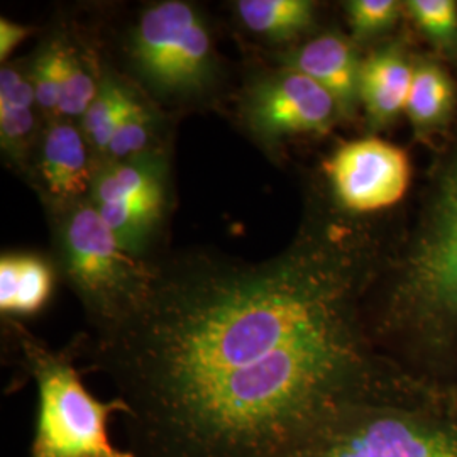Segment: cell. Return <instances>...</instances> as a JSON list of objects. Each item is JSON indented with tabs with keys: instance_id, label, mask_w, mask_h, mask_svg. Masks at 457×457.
<instances>
[{
	"instance_id": "obj_1",
	"label": "cell",
	"mask_w": 457,
	"mask_h": 457,
	"mask_svg": "<svg viewBox=\"0 0 457 457\" xmlns=\"http://www.w3.org/2000/svg\"><path fill=\"white\" fill-rule=\"evenodd\" d=\"M345 251L303 239L271 260L205 253L153 266L139 305L77 339L126 402L136 457H285L376 403Z\"/></svg>"
},
{
	"instance_id": "obj_2",
	"label": "cell",
	"mask_w": 457,
	"mask_h": 457,
	"mask_svg": "<svg viewBox=\"0 0 457 457\" xmlns=\"http://www.w3.org/2000/svg\"><path fill=\"white\" fill-rule=\"evenodd\" d=\"M7 326L37 392L29 457H136L109 437L111 419L129 413L126 402L119 396L102 402L88 392L70 349H49L19 320Z\"/></svg>"
},
{
	"instance_id": "obj_3",
	"label": "cell",
	"mask_w": 457,
	"mask_h": 457,
	"mask_svg": "<svg viewBox=\"0 0 457 457\" xmlns=\"http://www.w3.org/2000/svg\"><path fill=\"white\" fill-rule=\"evenodd\" d=\"M56 262L94 332L129 315L146 295L153 266L117 241L90 198L51 212Z\"/></svg>"
},
{
	"instance_id": "obj_4",
	"label": "cell",
	"mask_w": 457,
	"mask_h": 457,
	"mask_svg": "<svg viewBox=\"0 0 457 457\" xmlns=\"http://www.w3.org/2000/svg\"><path fill=\"white\" fill-rule=\"evenodd\" d=\"M129 56L160 97H198L217 79L212 34L198 9L183 0L156 2L141 12L129 37Z\"/></svg>"
},
{
	"instance_id": "obj_5",
	"label": "cell",
	"mask_w": 457,
	"mask_h": 457,
	"mask_svg": "<svg viewBox=\"0 0 457 457\" xmlns=\"http://www.w3.org/2000/svg\"><path fill=\"white\" fill-rule=\"evenodd\" d=\"M285 457H457V430L366 403L337 413Z\"/></svg>"
},
{
	"instance_id": "obj_6",
	"label": "cell",
	"mask_w": 457,
	"mask_h": 457,
	"mask_svg": "<svg viewBox=\"0 0 457 457\" xmlns=\"http://www.w3.org/2000/svg\"><path fill=\"white\" fill-rule=\"evenodd\" d=\"M168 173V158L162 149L96 164L88 198L120 245L137 258H143L163 224L170 202Z\"/></svg>"
},
{
	"instance_id": "obj_7",
	"label": "cell",
	"mask_w": 457,
	"mask_h": 457,
	"mask_svg": "<svg viewBox=\"0 0 457 457\" xmlns=\"http://www.w3.org/2000/svg\"><path fill=\"white\" fill-rule=\"evenodd\" d=\"M241 112L245 126L264 143L322 134L341 114L327 90L288 66L251 83L245 88Z\"/></svg>"
},
{
	"instance_id": "obj_8",
	"label": "cell",
	"mask_w": 457,
	"mask_h": 457,
	"mask_svg": "<svg viewBox=\"0 0 457 457\" xmlns=\"http://www.w3.org/2000/svg\"><path fill=\"white\" fill-rule=\"evenodd\" d=\"M327 175L343 209L378 212L407 194L410 162L403 149L378 137H362L345 143L332 154Z\"/></svg>"
},
{
	"instance_id": "obj_9",
	"label": "cell",
	"mask_w": 457,
	"mask_h": 457,
	"mask_svg": "<svg viewBox=\"0 0 457 457\" xmlns=\"http://www.w3.org/2000/svg\"><path fill=\"white\" fill-rule=\"evenodd\" d=\"M407 290L425 311L457 315V164L410 262Z\"/></svg>"
},
{
	"instance_id": "obj_10",
	"label": "cell",
	"mask_w": 457,
	"mask_h": 457,
	"mask_svg": "<svg viewBox=\"0 0 457 457\" xmlns=\"http://www.w3.org/2000/svg\"><path fill=\"white\" fill-rule=\"evenodd\" d=\"M34 185L49 212L88 198L97 160L75 120L53 119L43 128L34 151Z\"/></svg>"
},
{
	"instance_id": "obj_11",
	"label": "cell",
	"mask_w": 457,
	"mask_h": 457,
	"mask_svg": "<svg viewBox=\"0 0 457 457\" xmlns=\"http://www.w3.org/2000/svg\"><path fill=\"white\" fill-rule=\"evenodd\" d=\"M46 120L37 109L29 68L2 65L0 70V146L21 170L29 168Z\"/></svg>"
},
{
	"instance_id": "obj_12",
	"label": "cell",
	"mask_w": 457,
	"mask_h": 457,
	"mask_svg": "<svg viewBox=\"0 0 457 457\" xmlns=\"http://www.w3.org/2000/svg\"><path fill=\"white\" fill-rule=\"evenodd\" d=\"M361 65L353 45L334 33L313 37L287 62L288 68L327 90L337 102L341 114H351L360 102Z\"/></svg>"
},
{
	"instance_id": "obj_13",
	"label": "cell",
	"mask_w": 457,
	"mask_h": 457,
	"mask_svg": "<svg viewBox=\"0 0 457 457\" xmlns=\"http://www.w3.org/2000/svg\"><path fill=\"white\" fill-rule=\"evenodd\" d=\"M413 66L396 48L379 49L361 65L360 100L371 122L385 126L407 107Z\"/></svg>"
},
{
	"instance_id": "obj_14",
	"label": "cell",
	"mask_w": 457,
	"mask_h": 457,
	"mask_svg": "<svg viewBox=\"0 0 457 457\" xmlns=\"http://www.w3.org/2000/svg\"><path fill=\"white\" fill-rule=\"evenodd\" d=\"M54 270L34 253H4L0 258V312L5 320L33 317L51 300Z\"/></svg>"
},
{
	"instance_id": "obj_15",
	"label": "cell",
	"mask_w": 457,
	"mask_h": 457,
	"mask_svg": "<svg viewBox=\"0 0 457 457\" xmlns=\"http://www.w3.org/2000/svg\"><path fill=\"white\" fill-rule=\"evenodd\" d=\"M236 12L247 31L283 43L311 28L315 4L309 0H239Z\"/></svg>"
},
{
	"instance_id": "obj_16",
	"label": "cell",
	"mask_w": 457,
	"mask_h": 457,
	"mask_svg": "<svg viewBox=\"0 0 457 457\" xmlns=\"http://www.w3.org/2000/svg\"><path fill=\"white\" fill-rule=\"evenodd\" d=\"M137 96L131 88L112 75L102 79L97 97L79 122L97 162L105 158L115 129L129 112Z\"/></svg>"
},
{
	"instance_id": "obj_17",
	"label": "cell",
	"mask_w": 457,
	"mask_h": 457,
	"mask_svg": "<svg viewBox=\"0 0 457 457\" xmlns=\"http://www.w3.org/2000/svg\"><path fill=\"white\" fill-rule=\"evenodd\" d=\"M454 100L451 79L441 66L422 63L413 68L405 112L419 128H430L449 114Z\"/></svg>"
},
{
	"instance_id": "obj_18",
	"label": "cell",
	"mask_w": 457,
	"mask_h": 457,
	"mask_svg": "<svg viewBox=\"0 0 457 457\" xmlns=\"http://www.w3.org/2000/svg\"><path fill=\"white\" fill-rule=\"evenodd\" d=\"M102 77H98L94 62L75 46L65 43L63 79L58 104V119L80 122L90 104L97 97Z\"/></svg>"
},
{
	"instance_id": "obj_19",
	"label": "cell",
	"mask_w": 457,
	"mask_h": 457,
	"mask_svg": "<svg viewBox=\"0 0 457 457\" xmlns=\"http://www.w3.org/2000/svg\"><path fill=\"white\" fill-rule=\"evenodd\" d=\"M158 119L141 98H136L129 112L120 120L107 147L104 160L122 162L143 156L153 151H160L156 146Z\"/></svg>"
},
{
	"instance_id": "obj_20",
	"label": "cell",
	"mask_w": 457,
	"mask_h": 457,
	"mask_svg": "<svg viewBox=\"0 0 457 457\" xmlns=\"http://www.w3.org/2000/svg\"><path fill=\"white\" fill-rule=\"evenodd\" d=\"M63 60L65 41L53 39L37 51L33 63L29 66V79L33 83L36 104L46 122L58 119Z\"/></svg>"
},
{
	"instance_id": "obj_21",
	"label": "cell",
	"mask_w": 457,
	"mask_h": 457,
	"mask_svg": "<svg viewBox=\"0 0 457 457\" xmlns=\"http://www.w3.org/2000/svg\"><path fill=\"white\" fill-rule=\"evenodd\" d=\"M409 11L427 36L442 46H453L457 39V4L453 0H411Z\"/></svg>"
},
{
	"instance_id": "obj_22",
	"label": "cell",
	"mask_w": 457,
	"mask_h": 457,
	"mask_svg": "<svg viewBox=\"0 0 457 457\" xmlns=\"http://www.w3.org/2000/svg\"><path fill=\"white\" fill-rule=\"evenodd\" d=\"M345 9L354 34L366 37L388 29L398 17L400 5L395 0H353Z\"/></svg>"
},
{
	"instance_id": "obj_23",
	"label": "cell",
	"mask_w": 457,
	"mask_h": 457,
	"mask_svg": "<svg viewBox=\"0 0 457 457\" xmlns=\"http://www.w3.org/2000/svg\"><path fill=\"white\" fill-rule=\"evenodd\" d=\"M33 29L24 26V24H17L11 19L2 17L0 19V60L5 62L11 53L28 37L31 36Z\"/></svg>"
}]
</instances>
